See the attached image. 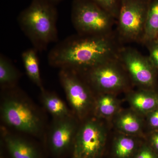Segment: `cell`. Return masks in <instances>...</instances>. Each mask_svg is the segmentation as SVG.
<instances>
[{
    "label": "cell",
    "instance_id": "6",
    "mask_svg": "<svg viewBox=\"0 0 158 158\" xmlns=\"http://www.w3.org/2000/svg\"><path fill=\"white\" fill-rule=\"evenodd\" d=\"M80 74L98 94L127 92L133 85L117 58Z\"/></svg>",
    "mask_w": 158,
    "mask_h": 158
},
{
    "label": "cell",
    "instance_id": "18",
    "mask_svg": "<svg viewBox=\"0 0 158 158\" xmlns=\"http://www.w3.org/2000/svg\"><path fill=\"white\" fill-rule=\"evenodd\" d=\"M20 73L11 60L6 56L0 55V85L2 89L16 87Z\"/></svg>",
    "mask_w": 158,
    "mask_h": 158
},
{
    "label": "cell",
    "instance_id": "20",
    "mask_svg": "<svg viewBox=\"0 0 158 158\" xmlns=\"http://www.w3.org/2000/svg\"><path fill=\"white\" fill-rule=\"evenodd\" d=\"M116 19L119 10L120 0H92Z\"/></svg>",
    "mask_w": 158,
    "mask_h": 158
},
{
    "label": "cell",
    "instance_id": "2",
    "mask_svg": "<svg viewBox=\"0 0 158 158\" xmlns=\"http://www.w3.org/2000/svg\"><path fill=\"white\" fill-rule=\"evenodd\" d=\"M56 6L42 1L32 0L19 13L18 22L23 33L38 52L45 51L58 40Z\"/></svg>",
    "mask_w": 158,
    "mask_h": 158
},
{
    "label": "cell",
    "instance_id": "22",
    "mask_svg": "<svg viewBox=\"0 0 158 158\" xmlns=\"http://www.w3.org/2000/svg\"><path fill=\"white\" fill-rule=\"evenodd\" d=\"M145 124L150 131L158 130V107L145 116Z\"/></svg>",
    "mask_w": 158,
    "mask_h": 158
},
{
    "label": "cell",
    "instance_id": "4",
    "mask_svg": "<svg viewBox=\"0 0 158 158\" xmlns=\"http://www.w3.org/2000/svg\"><path fill=\"white\" fill-rule=\"evenodd\" d=\"M71 15L77 34L103 35L114 32L115 18L92 0H73Z\"/></svg>",
    "mask_w": 158,
    "mask_h": 158
},
{
    "label": "cell",
    "instance_id": "7",
    "mask_svg": "<svg viewBox=\"0 0 158 158\" xmlns=\"http://www.w3.org/2000/svg\"><path fill=\"white\" fill-rule=\"evenodd\" d=\"M82 122L74 143L73 158H102L107 145V131L104 123L94 116Z\"/></svg>",
    "mask_w": 158,
    "mask_h": 158
},
{
    "label": "cell",
    "instance_id": "17",
    "mask_svg": "<svg viewBox=\"0 0 158 158\" xmlns=\"http://www.w3.org/2000/svg\"><path fill=\"white\" fill-rule=\"evenodd\" d=\"M37 52L34 48L28 49L23 52L21 57L27 76L40 89L44 87L40 72Z\"/></svg>",
    "mask_w": 158,
    "mask_h": 158
},
{
    "label": "cell",
    "instance_id": "25",
    "mask_svg": "<svg viewBox=\"0 0 158 158\" xmlns=\"http://www.w3.org/2000/svg\"><path fill=\"white\" fill-rule=\"evenodd\" d=\"M44 2L52 4L55 6H56L58 4L61 2L63 0H42Z\"/></svg>",
    "mask_w": 158,
    "mask_h": 158
},
{
    "label": "cell",
    "instance_id": "5",
    "mask_svg": "<svg viewBox=\"0 0 158 158\" xmlns=\"http://www.w3.org/2000/svg\"><path fill=\"white\" fill-rule=\"evenodd\" d=\"M151 0H120L115 31L122 43L141 44Z\"/></svg>",
    "mask_w": 158,
    "mask_h": 158
},
{
    "label": "cell",
    "instance_id": "19",
    "mask_svg": "<svg viewBox=\"0 0 158 158\" xmlns=\"http://www.w3.org/2000/svg\"><path fill=\"white\" fill-rule=\"evenodd\" d=\"M158 39V0H151L145 22L141 44Z\"/></svg>",
    "mask_w": 158,
    "mask_h": 158
},
{
    "label": "cell",
    "instance_id": "23",
    "mask_svg": "<svg viewBox=\"0 0 158 158\" xmlns=\"http://www.w3.org/2000/svg\"><path fill=\"white\" fill-rule=\"evenodd\" d=\"M133 158H158V155L144 141Z\"/></svg>",
    "mask_w": 158,
    "mask_h": 158
},
{
    "label": "cell",
    "instance_id": "11",
    "mask_svg": "<svg viewBox=\"0 0 158 158\" xmlns=\"http://www.w3.org/2000/svg\"><path fill=\"white\" fill-rule=\"evenodd\" d=\"M2 141L10 158H40L36 146L25 138L4 131Z\"/></svg>",
    "mask_w": 158,
    "mask_h": 158
},
{
    "label": "cell",
    "instance_id": "10",
    "mask_svg": "<svg viewBox=\"0 0 158 158\" xmlns=\"http://www.w3.org/2000/svg\"><path fill=\"white\" fill-rule=\"evenodd\" d=\"M74 115L54 118L50 129L48 146L51 154L56 158L65 156L73 151L79 125Z\"/></svg>",
    "mask_w": 158,
    "mask_h": 158
},
{
    "label": "cell",
    "instance_id": "12",
    "mask_svg": "<svg viewBox=\"0 0 158 158\" xmlns=\"http://www.w3.org/2000/svg\"><path fill=\"white\" fill-rule=\"evenodd\" d=\"M126 98L131 109L144 117L158 107L157 90L131 89L127 91Z\"/></svg>",
    "mask_w": 158,
    "mask_h": 158
},
{
    "label": "cell",
    "instance_id": "13",
    "mask_svg": "<svg viewBox=\"0 0 158 158\" xmlns=\"http://www.w3.org/2000/svg\"><path fill=\"white\" fill-rule=\"evenodd\" d=\"M114 126L118 133L141 137L145 124L144 116L134 110H121L114 118Z\"/></svg>",
    "mask_w": 158,
    "mask_h": 158
},
{
    "label": "cell",
    "instance_id": "3",
    "mask_svg": "<svg viewBox=\"0 0 158 158\" xmlns=\"http://www.w3.org/2000/svg\"><path fill=\"white\" fill-rule=\"evenodd\" d=\"M2 90L5 94L1 102V116L3 122L21 132L41 135L43 122L36 108L24 98L16 87Z\"/></svg>",
    "mask_w": 158,
    "mask_h": 158
},
{
    "label": "cell",
    "instance_id": "21",
    "mask_svg": "<svg viewBox=\"0 0 158 158\" xmlns=\"http://www.w3.org/2000/svg\"><path fill=\"white\" fill-rule=\"evenodd\" d=\"M148 52V56L158 70V39L144 44Z\"/></svg>",
    "mask_w": 158,
    "mask_h": 158
},
{
    "label": "cell",
    "instance_id": "9",
    "mask_svg": "<svg viewBox=\"0 0 158 158\" xmlns=\"http://www.w3.org/2000/svg\"><path fill=\"white\" fill-rule=\"evenodd\" d=\"M117 59L133 85L141 89L157 90L158 70L148 56L133 48L123 46Z\"/></svg>",
    "mask_w": 158,
    "mask_h": 158
},
{
    "label": "cell",
    "instance_id": "15",
    "mask_svg": "<svg viewBox=\"0 0 158 158\" xmlns=\"http://www.w3.org/2000/svg\"><path fill=\"white\" fill-rule=\"evenodd\" d=\"M121 110L120 103L116 94L104 93L96 97L93 114L99 118H113Z\"/></svg>",
    "mask_w": 158,
    "mask_h": 158
},
{
    "label": "cell",
    "instance_id": "8",
    "mask_svg": "<svg viewBox=\"0 0 158 158\" xmlns=\"http://www.w3.org/2000/svg\"><path fill=\"white\" fill-rule=\"evenodd\" d=\"M59 78L73 114L83 121L93 114L96 97L81 74L68 69H60Z\"/></svg>",
    "mask_w": 158,
    "mask_h": 158
},
{
    "label": "cell",
    "instance_id": "16",
    "mask_svg": "<svg viewBox=\"0 0 158 158\" xmlns=\"http://www.w3.org/2000/svg\"><path fill=\"white\" fill-rule=\"evenodd\" d=\"M40 91L42 104L54 118H65L74 115L56 94L45 90L44 88L40 89Z\"/></svg>",
    "mask_w": 158,
    "mask_h": 158
},
{
    "label": "cell",
    "instance_id": "14",
    "mask_svg": "<svg viewBox=\"0 0 158 158\" xmlns=\"http://www.w3.org/2000/svg\"><path fill=\"white\" fill-rule=\"evenodd\" d=\"M141 138L118 133L112 141L110 158H134L144 141Z\"/></svg>",
    "mask_w": 158,
    "mask_h": 158
},
{
    "label": "cell",
    "instance_id": "24",
    "mask_svg": "<svg viewBox=\"0 0 158 158\" xmlns=\"http://www.w3.org/2000/svg\"><path fill=\"white\" fill-rule=\"evenodd\" d=\"M144 141L158 155V130L150 131L144 137Z\"/></svg>",
    "mask_w": 158,
    "mask_h": 158
},
{
    "label": "cell",
    "instance_id": "1",
    "mask_svg": "<svg viewBox=\"0 0 158 158\" xmlns=\"http://www.w3.org/2000/svg\"><path fill=\"white\" fill-rule=\"evenodd\" d=\"M123 46L115 31L103 35L77 34L58 43L49 52L48 61L55 68L81 73L117 58Z\"/></svg>",
    "mask_w": 158,
    "mask_h": 158
}]
</instances>
